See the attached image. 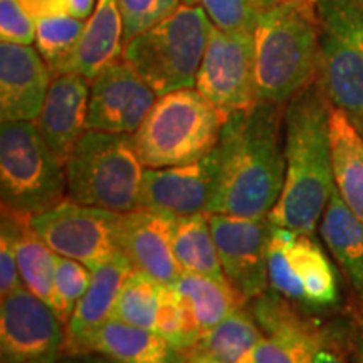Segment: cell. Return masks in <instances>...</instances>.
Masks as SVG:
<instances>
[{
	"label": "cell",
	"instance_id": "5",
	"mask_svg": "<svg viewBox=\"0 0 363 363\" xmlns=\"http://www.w3.org/2000/svg\"><path fill=\"white\" fill-rule=\"evenodd\" d=\"M145 169L130 135L86 130L66 160L67 199L131 212L142 207Z\"/></svg>",
	"mask_w": 363,
	"mask_h": 363
},
{
	"label": "cell",
	"instance_id": "21",
	"mask_svg": "<svg viewBox=\"0 0 363 363\" xmlns=\"http://www.w3.org/2000/svg\"><path fill=\"white\" fill-rule=\"evenodd\" d=\"M262 330L246 306L225 316L184 353V363H254Z\"/></svg>",
	"mask_w": 363,
	"mask_h": 363
},
{
	"label": "cell",
	"instance_id": "18",
	"mask_svg": "<svg viewBox=\"0 0 363 363\" xmlns=\"http://www.w3.org/2000/svg\"><path fill=\"white\" fill-rule=\"evenodd\" d=\"M133 271V264L123 252L91 269L93 278L88 291L79 299L66 325L65 355H76L83 340L111 320L118 296Z\"/></svg>",
	"mask_w": 363,
	"mask_h": 363
},
{
	"label": "cell",
	"instance_id": "13",
	"mask_svg": "<svg viewBox=\"0 0 363 363\" xmlns=\"http://www.w3.org/2000/svg\"><path fill=\"white\" fill-rule=\"evenodd\" d=\"M158 94L147 81L118 57L91 81L86 128L133 135L153 108Z\"/></svg>",
	"mask_w": 363,
	"mask_h": 363
},
{
	"label": "cell",
	"instance_id": "41",
	"mask_svg": "<svg viewBox=\"0 0 363 363\" xmlns=\"http://www.w3.org/2000/svg\"><path fill=\"white\" fill-rule=\"evenodd\" d=\"M350 118H352L353 125L357 126V130L360 131V135L363 136V116H350Z\"/></svg>",
	"mask_w": 363,
	"mask_h": 363
},
{
	"label": "cell",
	"instance_id": "10",
	"mask_svg": "<svg viewBox=\"0 0 363 363\" xmlns=\"http://www.w3.org/2000/svg\"><path fill=\"white\" fill-rule=\"evenodd\" d=\"M30 222L54 252L83 262L89 269L121 252L118 238L120 212L66 199L43 214L33 216Z\"/></svg>",
	"mask_w": 363,
	"mask_h": 363
},
{
	"label": "cell",
	"instance_id": "2",
	"mask_svg": "<svg viewBox=\"0 0 363 363\" xmlns=\"http://www.w3.org/2000/svg\"><path fill=\"white\" fill-rule=\"evenodd\" d=\"M333 104L315 81L284 106L283 192L267 219L272 225L313 235L335 190L330 147Z\"/></svg>",
	"mask_w": 363,
	"mask_h": 363
},
{
	"label": "cell",
	"instance_id": "22",
	"mask_svg": "<svg viewBox=\"0 0 363 363\" xmlns=\"http://www.w3.org/2000/svg\"><path fill=\"white\" fill-rule=\"evenodd\" d=\"M288 257L296 281L299 305L321 310L338 303V281L333 266L320 244L311 235L288 229Z\"/></svg>",
	"mask_w": 363,
	"mask_h": 363
},
{
	"label": "cell",
	"instance_id": "14",
	"mask_svg": "<svg viewBox=\"0 0 363 363\" xmlns=\"http://www.w3.org/2000/svg\"><path fill=\"white\" fill-rule=\"evenodd\" d=\"M175 217L162 211L138 207L120 212V249L136 271L160 284H174L182 267L174 251Z\"/></svg>",
	"mask_w": 363,
	"mask_h": 363
},
{
	"label": "cell",
	"instance_id": "31",
	"mask_svg": "<svg viewBox=\"0 0 363 363\" xmlns=\"http://www.w3.org/2000/svg\"><path fill=\"white\" fill-rule=\"evenodd\" d=\"M93 272L83 262L56 254V278L51 308L62 323L67 325L79 299L88 291Z\"/></svg>",
	"mask_w": 363,
	"mask_h": 363
},
{
	"label": "cell",
	"instance_id": "36",
	"mask_svg": "<svg viewBox=\"0 0 363 363\" xmlns=\"http://www.w3.org/2000/svg\"><path fill=\"white\" fill-rule=\"evenodd\" d=\"M22 286L19 264H17L16 242L7 225L2 224L0 234V296L6 298Z\"/></svg>",
	"mask_w": 363,
	"mask_h": 363
},
{
	"label": "cell",
	"instance_id": "17",
	"mask_svg": "<svg viewBox=\"0 0 363 363\" xmlns=\"http://www.w3.org/2000/svg\"><path fill=\"white\" fill-rule=\"evenodd\" d=\"M89 93L91 81L84 76L76 72L54 74L43 110L35 120L39 133L65 165L88 130Z\"/></svg>",
	"mask_w": 363,
	"mask_h": 363
},
{
	"label": "cell",
	"instance_id": "33",
	"mask_svg": "<svg viewBox=\"0 0 363 363\" xmlns=\"http://www.w3.org/2000/svg\"><path fill=\"white\" fill-rule=\"evenodd\" d=\"M212 24L224 30H256L261 9L252 0H201Z\"/></svg>",
	"mask_w": 363,
	"mask_h": 363
},
{
	"label": "cell",
	"instance_id": "40",
	"mask_svg": "<svg viewBox=\"0 0 363 363\" xmlns=\"http://www.w3.org/2000/svg\"><path fill=\"white\" fill-rule=\"evenodd\" d=\"M252 2L256 4V6L259 7L261 12H262V11H266V9L276 6V4H279L281 0H252Z\"/></svg>",
	"mask_w": 363,
	"mask_h": 363
},
{
	"label": "cell",
	"instance_id": "30",
	"mask_svg": "<svg viewBox=\"0 0 363 363\" xmlns=\"http://www.w3.org/2000/svg\"><path fill=\"white\" fill-rule=\"evenodd\" d=\"M155 331L169 340L182 353L192 348L202 337L192 310L179 296L174 286L160 284V310H158Z\"/></svg>",
	"mask_w": 363,
	"mask_h": 363
},
{
	"label": "cell",
	"instance_id": "20",
	"mask_svg": "<svg viewBox=\"0 0 363 363\" xmlns=\"http://www.w3.org/2000/svg\"><path fill=\"white\" fill-rule=\"evenodd\" d=\"M123 54V21L118 0H96L83 38L62 72H76L93 81Z\"/></svg>",
	"mask_w": 363,
	"mask_h": 363
},
{
	"label": "cell",
	"instance_id": "3",
	"mask_svg": "<svg viewBox=\"0 0 363 363\" xmlns=\"http://www.w3.org/2000/svg\"><path fill=\"white\" fill-rule=\"evenodd\" d=\"M254 40L259 101L286 106L318 79L320 17L316 0H281L262 11Z\"/></svg>",
	"mask_w": 363,
	"mask_h": 363
},
{
	"label": "cell",
	"instance_id": "4",
	"mask_svg": "<svg viewBox=\"0 0 363 363\" xmlns=\"http://www.w3.org/2000/svg\"><path fill=\"white\" fill-rule=\"evenodd\" d=\"M225 121L197 88L177 89L157 98L131 142L147 169L185 165L216 148Z\"/></svg>",
	"mask_w": 363,
	"mask_h": 363
},
{
	"label": "cell",
	"instance_id": "6",
	"mask_svg": "<svg viewBox=\"0 0 363 363\" xmlns=\"http://www.w3.org/2000/svg\"><path fill=\"white\" fill-rule=\"evenodd\" d=\"M212 22L202 6L182 4L152 29L123 45V59L158 96L194 88Z\"/></svg>",
	"mask_w": 363,
	"mask_h": 363
},
{
	"label": "cell",
	"instance_id": "34",
	"mask_svg": "<svg viewBox=\"0 0 363 363\" xmlns=\"http://www.w3.org/2000/svg\"><path fill=\"white\" fill-rule=\"evenodd\" d=\"M0 38L4 43L27 45L35 40V21L21 0H0Z\"/></svg>",
	"mask_w": 363,
	"mask_h": 363
},
{
	"label": "cell",
	"instance_id": "1",
	"mask_svg": "<svg viewBox=\"0 0 363 363\" xmlns=\"http://www.w3.org/2000/svg\"><path fill=\"white\" fill-rule=\"evenodd\" d=\"M284 106L257 101L227 118L212 150L217 184L208 214L267 219L283 192Z\"/></svg>",
	"mask_w": 363,
	"mask_h": 363
},
{
	"label": "cell",
	"instance_id": "23",
	"mask_svg": "<svg viewBox=\"0 0 363 363\" xmlns=\"http://www.w3.org/2000/svg\"><path fill=\"white\" fill-rule=\"evenodd\" d=\"M330 147L335 189L363 222V136L350 115L335 106L330 113Z\"/></svg>",
	"mask_w": 363,
	"mask_h": 363
},
{
	"label": "cell",
	"instance_id": "27",
	"mask_svg": "<svg viewBox=\"0 0 363 363\" xmlns=\"http://www.w3.org/2000/svg\"><path fill=\"white\" fill-rule=\"evenodd\" d=\"M174 251L184 272L227 279L222 271L207 212L175 217Z\"/></svg>",
	"mask_w": 363,
	"mask_h": 363
},
{
	"label": "cell",
	"instance_id": "28",
	"mask_svg": "<svg viewBox=\"0 0 363 363\" xmlns=\"http://www.w3.org/2000/svg\"><path fill=\"white\" fill-rule=\"evenodd\" d=\"M86 24L71 13H56L35 19V49L54 74H61L83 38Z\"/></svg>",
	"mask_w": 363,
	"mask_h": 363
},
{
	"label": "cell",
	"instance_id": "29",
	"mask_svg": "<svg viewBox=\"0 0 363 363\" xmlns=\"http://www.w3.org/2000/svg\"><path fill=\"white\" fill-rule=\"evenodd\" d=\"M158 310H160V283L145 272L135 269L118 296L111 318L155 331Z\"/></svg>",
	"mask_w": 363,
	"mask_h": 363
},
{
	"label": "cell",
	"instance_id": "15",
	"mask_svg": "<svg viewBox=\"0 0 363 363\" xmlns=\"http://www.w3.org/2000/svg\"><path fill=\"white\" fill-rule=\"evenodd\" d=\"M217 165L212 152L201 160L163 169H145L142 207L174 217L207 212L214 199Z\"/></svg>",
	"mask_w": 363,
	"mask_h": 363
},
{
	"label": "cell",
	"instance_id": "8",
	"mask_svg": "<svg viewBox=\"0 0 363 363\" xmlns=\"http://www.w3.org/2000/svg\"><path fill=\"white\" fill-rule=\"evenodd\" d=\"M316 6L318 81L335 108L363 116V0H316Z\"/></svg>",
	"mask_w": 363,
	"mask_h": 363
},
{
	"label": "cell",
	"instance_id": "19",
	"mask_svg": "<svg viewBox=\"0 0 363 363\" xmlns=\"http://www.w3.org/2000/svg\"><path fill=\"white\" fill-rule=\"evenodd\" d=\"M79 353H99L115 363H184V353L160 333L115 318L88 335Z\"/></svg>",
	"mask_w": 363,
	"mask_h": 363
},
{
	"label": "cell",
	"instance_id": "35",
	"mask_svg": "<svg viewBox=\"0 0 363 363\" xmlns=\"http://www.w3.org/2000/svg\"><path fill=\"white\" fill-rule=\"evenodd\" d=\"M345 333L321 326L311 320L310 345L313 363H350L343 347Z\"/></svg>",
	"mask_w": 363,
	"mask_h": 363
},
{
	"label": "cell",
	"instance_id": "24",
	"mask_svg": "<svg viewBox=\"0 0 363 363\" xmlns=\"http://www.w3.org/2000/svg\"><path fill=\"white\" fill-rule=\"evenodd\" d=\"M30 220L33 216L2 206V224L7 225L13 235L22 286L51 305L56 278V252L35 233Z\"/></svg>",
	"mask_w": 363,
	"mask_h": 363
},
{
	"label": "cell",
	"instance_id": "9",
	"mask_svg": "<svg viewBox=\"0 0 363 363\" xmlns=\"http://www.w3.org/2000/svg\"><path fill=\"white\" fill-rule=\"evenodd\" d=\"M195 88L227 118L259 101L254 33L224 30L212 24Z\"/></svg>",
	"mask_w": 363,
	"mask_h": 363
},
{
	"label": "cell",
	"instance_id": "32",
	"mask_svg": "<svg viewBox=\"0 0 363 363\" xmlns=\"http://www.w3.org/2000/svg\"><path fill=\"white\" fill-rule=\"evenodd\" d=\"M118 6L123 21L125 45L170 17L182 4L180 0H118Z\"/></svg>",
	"mask_w": 363,
	"mask_h": 363
},
{
	"label": "cell",
	"instance_id": "39",
	"mask_svg": "<svg viewBox=\"0 0 363 363\" xmlns=\"http://www.w3.org/2000/svg\"><path fill=\"white\" fill-rule=\"evenodd\" d=\"M56 363H115L99 353H79V355H62Z\"/></svg>",
	"mask_w": 363,
	"mask_h": 363
},
{
	"label": "cell",
	"instance_id": "7",
	"mask_svg": "<svg viewBox=\"0 0 363 363\" xmlns=\"http://www.w3.org/2000/svg\"><path fill=\"white\" fill-rule=\"evenodd\" d=\"M0 192L4 207L27 216L43 214L67 199L66 165L35 121H2Z\"/></svg>",
	"mask_w": 363,
	"mask_h": 363
},
{
	"label": "cell",
	"instance_id": "16",
	"mask_svg": "<svg viewBox=\"0 0 363 363\" xmlns=\"http://www.w3.org/2000/svg\"><path fill=\"white\" fill-rule=\"evenodd\" d=\"M54 72L38 49L0 43V120L35 121Z\"/></svg>",
	"mask_w": 363,
	"mask_h": 363
},
{
	"label": "cell",
	"instance_id": "38",
	"mask_svg": "<svg viewBox=\"0 0 363 363\" xmlns=\"http://www.w3.org/2000/svg\"><path fill=\"white\" fill-rule=\"evenodd\" d=\"M347 342L350 345V352L353 353L355 363H363V308L358 305L353 311Z\"/></svg>",
	"mask_w": 363,
	"mask_h": 363
},
{
	"label": "cell",
	"instance_id": "26",
	"mask_svg": "<svg viewBox=\"0 0 363 363\" xmlns=\"http://www.w3.org/2000/svg\"><path fill=\"white\" fill-rule=\"evenodd\" d=\"M174 289L192 310L201 333H207L219 325L230 313L247 305V301L229 283V279H216L211 276L182 272Z\"/></svg>",
	"mask_w": 363,
	"mask_h": 363
},
{
	"label": "cell",
	"instance_id": "11",
	"mask_svg": "<svg viewBox=\"0 0 363 363\" xmlns=\"http://www.w3.org/2000/svg\"><path fill=\"white\" fill-rule=\"evenodd\" d=\"M66 325L51 305L21 286L0 303V363H56Z\"/></svg>",
	"mask_w": 363,
	"mask_h": 363
},
{
	"label": "cell",
	"instance_id": "42",
	"mask_svg": "<svg viewBox=\"0 0 363 363\" xmlns=\"http://www.w3.org/2000/svg\"><path fill=\"white\" fill-rule=\"evenodd\" d=\"M182 2L187 4V6H197V4L201 2V0H182Z\"/></svg>",
	"mask_w": 363,
	"mask_h": 363
},
{
	"label": "cell",
	"instance_id": "37",
	"mask_svg": "<svg viewBox=\"0 0 363 363\" xmlns=\"http://www.w3.org/2000/svg\"><path fill=\"white\" fill-rule=\"evenodd\" d=\"M21 4L34 21L56 13H69V0H21Z\"/></svg>",
	"mask_w": 363,
	"mask_h": 363
},
{
	"label": "cell",
	"instance_id": "25",
	"mask_svg": "<svg viewBox=\"0 0 363 363\" xmlns=\"http://www.w3.org/2000/svg\"><path fill=\"white\" fill-rule=\"evenodd\" d=\"M320 234L350 281L358 306L363 308V222L345 203L335 189L325 214Z\"/></svg>",
	"mask_w": 363,
	"mask_h": 363
},
{
	"label": "cell",
	"instance_id": "12",
	"mask_svg": "<svg viewBox=\"0 0 363 363\" xmlns=\"http://www.w3.org/2000/svg\"><path fill=\"white\" fill-rule=\"evenodd\" d=\"M225 278L247 303L269 289L267 239L269 219L208 214Z\"/></svg>",
	"mask_w": 363,
	"mask_h": 363
}]
</instances>
